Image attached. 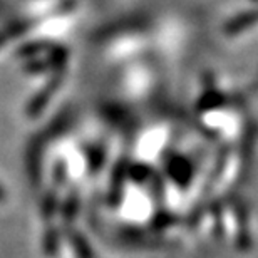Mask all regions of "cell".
Here are the masks:
<instances>
[{"instance_id":"obj_1","label":"cell","mask_w":258,"mask_h":258,"mask_svg":"<svg viewBox=\"0 0 258 258\" xmlns=\"http://www.w3.org/2000/svg\"><path fill=\"white\" fill-rule=\"evenodd\" d=\"M256 20H258V12H248L243 15H238V17H235L228 25H226V32H230V34L240 32V30L250 27V25L256 22Z\"/></svg>"}]
</instances>
